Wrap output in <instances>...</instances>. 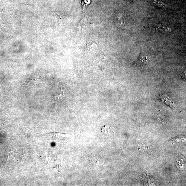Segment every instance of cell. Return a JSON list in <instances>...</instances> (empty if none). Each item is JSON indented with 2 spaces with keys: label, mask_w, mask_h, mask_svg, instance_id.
<instances>
[{
  "label": "cell",
  "mask_w": 186,
  "mask_h": 186,
  "mask_svg": "<svg viewBox=\"0 0 186 186\" xmlns=\"http://www.w3.org/2000/svg\"><path fill=\"white\" fill-rule=\"evenodd\" d=\"M160 98L161 100L167 105H168L172 108L175 109L176 108L175 106L173 101H172L171 98H169V97L166 95H161Z\"/></svg>",
  "instance_id": "6da1fadb"
},
{
  "label": "cell",
  "mask_w": 186,
  "mask_h": 186,
  "mask_svg": "<svg viewBox=\"0 0 186 186\" xmlns=\"http://www.w3.org/2000/svg\"><path fill=\"white\" fill-rule=\"evenodd\" d=\"M149 62V59L147 58V57L144 54H141L138 59L137 63L139 65H143L147 64Z\"/></svg>",
  "instance_id": "7a4b0ae2"
},
{
  "label": "cell",
  "mask_w": 186,
  "mask_h": 186,
  "mask_svg": "<svg viewBox=\"0 0 186 186\" xmlns=\"http://www.w3.org/2000/svg\"><path fill=\"white\" fill-rule=\"evenodd\" d=\"M101 132L102 133L106 134H109L114 132L112 127L108 125L104 126L101 129Z\"/></svg>",
  "instance_id": "3957f363"
},
{
  "label": "cell",
  "mask_w": 186,
  "mask_h": 186,
  "mask_svg": "<svg viewBox=\"0 0 186 186\" xmlns=\"http://www.w3.org/2000/svg\"><path fill=\"white\" fill-rule=\"evenodd\" d=\"M89 160L91 163L95 165H99L101 163V159L99 158L95 157H91L90 158Z\"/></svg>",
  "instance_id": "277c9868"
},
{
  "label": "cell",
  "mask_w": 186,
  "mask_h": 186,
  "mask_svg": "<svg viewBox=\"0 0 186 186\" xmlns=\"http://www.w3.org/2000/svg\"><path fill=\"white\" fill-rule=\"evenodd\" d=\"M153 3L156 6L161 7H164L165 6V4L160 0H154Z\"/></svg>",
  "instance_id": "5b68a950"
}]
</instances>
